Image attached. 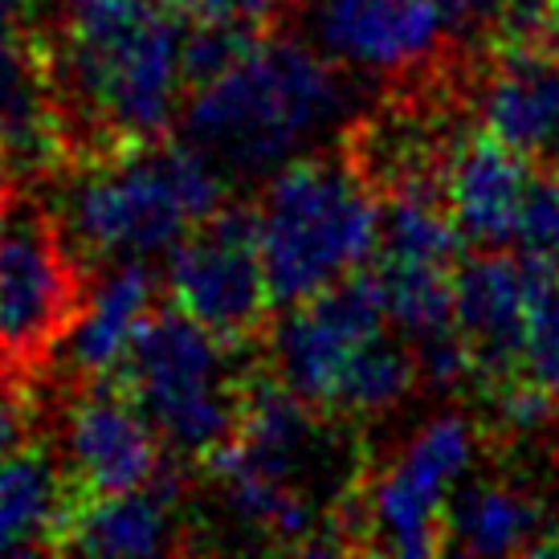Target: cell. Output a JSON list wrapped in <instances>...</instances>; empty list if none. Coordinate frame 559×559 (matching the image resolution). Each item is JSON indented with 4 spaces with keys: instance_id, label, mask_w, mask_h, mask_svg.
I'll use <instances>...</instances> for the list:
<instances>
[{
    "instance_id": "obj_1",
    "label": "cell",
    "mask_w": 559,
    "mask_h": 559,
    "mask_svg": "<svg viewBox=\"0 0 559 559\" xmlns=\"http://www.w3.org/2000/svg\"><path fill=\"white\" fill-rule=\"evenodd\" d=\"M37 41L66 164L168 140L188 98L185 16L159 0H46Z\"/></svg>"
},
{
    "instance_id": "obj_2",
    "label": "cell",
    "mask_w": 559,
    "mask_h": 559,
    "mask_svg": "<svg viewBox=\"0 0 559 559\" xmlns=\"http://www.w3.org/2000/svg\"><path fill=\"white\" fill-rule=\"evenodd\" d=\"M343 74L311 41L274 25L241 62L188 94L176 140L201 152L229 185L274 176L347 115L352 91Z\"/></svg>"
},
{
    "instance_id": "obj_3",
    "label": "cell",
    "mask_w": 559,
    "mask_h": 559,
    "mask_svg": "<svg viewBox=\"0 0 559 559\" xmlns=\"http://www.w3.org/2000/svg\"><path fill=\"white\" fill-rule=\"evenodd\" d=\"M229 180L176 135L115 156L66 164L53 176V213L86 270L171 258L213 209Z\"/></svg>"
},
{
    "instance_id": "obj_4",
    "label": "cell",
    "mask_w": 559,
    "mask_h": 559,
    "mask_svg": "<svg viewBox=\"0 0 559 559\" xmlns=\"http://www.w3.org/2000/svg\"><path fill=\"white\" fill-rule=\"evenodd\" d=\"M262 356L246 343H225L180 307H164L143 323L115 380L152 420L164 453L201 469L241 429L246 396Z\"/></svg>"
},
{
    "instance_id": "obj_5",
    "label": "cell",
    "mask_w": 559,
    "mask_h": 559,
    "mask_svg": "<svg viewBox=\"0 0 559 559\" xmlns=\"http://www.w3.org/2000/svg\"><path fill=\"white\" fill-rule=\"evenodd\" d=\"M274 311L307 302L376 258L380 201L335 143L282 164L258 201Z\"/></svg>"
},
{
    "instance_id": "obj_6",
    "label": "cell",
    "mask_w": 559,
    "mask_h": 559,
    "mask_svg": "<svg viewBox=\"0 0 559 559\" xmlns=\"http://www.w3.org/2000/svg\"><path fill=\"white\" fill-rule=\"evenodd\" d=\"M478 450L466 417H437L420 429L389 469L364 466L335 511L343 551L445 556V511Z\"/></svg>"
},
{
    "instance_id": "obj_7",
    "label": "cell",
    "mask_w": 559,
    "mask_h": 559,
    "mask_svg": "<svg viewBox=\"0 0 559 559\" xmlns=\"http://www.w3.org/2000/svg\"><path fill=\"white\" fill-rule=\"evenodd\" d=\"M91 270L46 197L21 185L0 213V343L37 380L79 319Z\"/></svg>"
},
{
    "instance_id": "obj_8",
    "label": "cell",
    "mask_w": 559,
    "mask_h": 559,
    "mask_svg": "<svg viewBox=\"0 0 559 559\" xmlns=\"http://www.w3.org/2000/svg\"><path fill=\"white\" fill-rule=\"evenodd\" d=\"M41 433L70 498H103L147 486L164 466V441L115 376L33 380Z\"/></svg>"
},
{
    "instance_id": "obj_9",
    "label": "cell",
    "mask_w": 559,
    "mask_h": 559,
    "mask_svg": "<svg viewBox=\"0 0 559 559\" xmlns=\"http://www.w3.org/2000/svg\"><path fill=\"white\" fill-rule=\"evenodd\" d=\"M168 302L225 343L253 347L270 331L274 298L262 262L258 204H221L171 249Z\"/></svg>"
},
{
    "instance_id": "obj_10",
    "label": "cell",
    "mask_w": 559,
    "mask_h": 559,
    "mask_svg": "<svg viewBox=\"0 0 559 559\" xmlns=\"http://www.w3.org/2000/svg\"><path fill=\"white\" fill-rule=\"evenodd\" d=\"M384 286L376 270H356L307 302L282 307L278 319H270L262 359L295 396L326 413L343 368L364 343L384 331Z\"/></svg>"
},
{
    "instance_id": "obj_11",
    "label": "cell",
    "mask_w": 559,
    "mask_h": 559,
    "mask_svg": "<svg viewBox=\"0 0 559 559\" xmlns=\"http://www.w3.org/2000/svg\"><path fill=\"white\" fill-rule=\"evenodd\" d=\"M302 41L347 74L417 82L450 58L437 0H290Z\"/></svg>"
},
{
    "instance_id": "obj_12",
    "label": "cell",
    "mask_w": 559,
    "mask_h": 559,
    "mask_svg": "<svg viewBox=\"0 0 559 559\" xmlns=\"http://www.w3.org/2000/svg\"><path fill=\"white\" fill-rule=\"evenodd\" d=\"M188 486L176 457H164L147 486L103 498H66L49 551L79 556H171L192 547L185 519Z\"/></svg>"
},
{
    "instance_id": "obj_13",
    "label": "cell",
    "mask_w": 559,
    "mask_h": 559,
    "mask_svg": "<svg viewBox=\"0 0 559 559\" xmlns=\"http://www.w3.org/2000/svg\"><path fill=\"white\" fill-rule=\"evenodd\" d=\"M531 295L535 278L523 253L481 249L466 253L453 270V311H457V331L474 356L478 392L527 368Z\"/></svg>"
},
{
    "instance_id": "obj_14",
    "label": "cell",
    "mask_w": 559,
    "mask_h": 559,
    "mask_svg": "<svg viewBox=\"0 0 559 559\" xmlns=\"http://www.w3.org/2000/svg\"><path fill=\"white\" fill-rule=\"evenodd\" d=\"M466 98L486 131L539 168H559V53L466 58Z\"/></svg>"
},
{
    "instance_id": "obj_15",
    "label": "cell",
    "mask_w": 559,
    "mask_h": 559,
    "mask_svg": "<svg viewBox=\"0 0 559 559\" xmlns=\"http://www.w3.org/2000/svg\"><path fill=\"white\" fill-rule=\"evenodd\" d=\"M159 290L164 282L156 278L152 262H110L91 270L79 319L70 323L46 372L62 380L110 376L131 352L143 323L156 314Z\"/></svg>"
},
{
    "instance_id": "obj_16",
    "label": "cell",
    "mask_w": 559,
    "mask_h": 559,
    "mask_svg": "<svg viewBox=\"0 0 559 559\" xmlns=\"http://www.w3.org/2000/svg\"><path fill=\"white\" fill-rule=\"evenodd\" d=\"M531 176V159L498 140L481 123H469L445 164V197L457 229L469 246L498 249L514 234L519 201Z\"/></svg>"
},
{
    "instance_id": "obj_17",
    "label": "cell",
    "mask_w": 559,
    "mask_h": 559,
    "mask_svg": "<svg viewBox=\"0 0 559 559\" xmlns=\"http://www.w3.org/2000/svg\"><path fill=\"white\" fill-rule=\"evenodd\" d=\"M445 551L462 556H551L559 523L523 481L481 478L457 486L445 511Z\"/></svg>"
},
{
    "instance_id": "obj_18",
    "label": "cell",
    "mask_w": 559,
    "mask_h": 559,
    "mask_svg": "<svg viewBox=\"0 0 559 559\" xmlns=\"http://www.w3.org/2000/svg\"><path fill=\"white\" fill-rule=\"evenodd\" d=\"M66 490L62 469L37 437L25 450L0 462V556L4 551H49Z\"/></svg>"
},
{
    "instance_id": "obj_19",
    "label": "cell",
    "mask_w": 559,
    "mask_h": 559,
    "mask_svg": "<svg viewBox=\"0 0 559 559\" xmlns=\"http://www.w3.org/2000/svg\"><path fill=\"white\" fill-rule=\"evenodd\" d=\"M417 384H420V368L408 340H389L380 331L343 368L335 396L326 404V417L343 420V425L384 417L401 401H408V392L417 389Z\"/></svg>"
},
{
    "instance_id": "obj_20",
    "label": "cell",
    "mask_w": 559,
    "mask_h": 559,
    "mask_svg": "<svg viewBox=\"0 0 559 559\" xmlns=\"http://www.w3.org/2000/svg\"><path fill=\"white\" fill-rule=\"evenodd\" d=\"M265 29L253 25H229V21H185V41H180V66H185L188 94L221 79L229 66H237L249 49L258 46Z\"/></svg>"
},
{
    "instance_id": "obj_21",
    "label": "cell",
    "mask_w": 559,
    "mask_h": 559,
    "mask_svg": "<svg viewBox=\"0 0 559 559\" xmlns=\"http://www.w3.org/2000/svg\"><path fill=\"white\" fill-rule=\"evenodd\" d=\"M511 246L523 258L559 265V168L531 164L527 188H523V201H519V217H514Z\"/></svg>"
},
{
    "instance_id": "obj_22",
    "label": "cell",
    "mask_w": 559,
    "mask_h": 559,
    "mask_svg": "<svg viewBox=\"0 0 559 559\" xmlns=\"http://www.w3.org/2000/svg\"><path fill=\"white\" fill-rule=\"evenodd\" d=\"M531 262L535 295H531V331H527V372L539 376L559 396V265Z\"/></svg>"
},
{
    "instance_id": "obj_23",
    "label": "cell",
    "mask_w": 559,
    "mask_h": 559,
    "mask_svg": "<svg viewBox=\"0 0 559 559\" xmlns=\"http://www.w3.org/2000/svg\"><path fill=\"white\" fill-rule=\"evenodd\" d=\"M185 21H229V25H253L274 29L290 9V0H159Z\"/></svg>"
},
{
    "instance_id": "obj_24",
    "label": "cell",
    "mask_w": 559,
    "mask_h": 559,
    "mask_svg": "<svg viewBox=\"0 0 559 559\" xmlns=\"http://www.w3.org/2000/svg\"><path fill=\"white\" fill-rule=\"evenodd\" d=\"M25 384H33V376L21 368V359L0 343V389H25Z\"/></svg>"
},
{
    "instance_id": "obj_25",
    "label": "cell",
    "mask_w": 559,
    "mask_h": 559,
    "mask_svg": "<svg viewBox=\"0 0 559 559\" xmlns=\"http://www.w3.org/2000/svg\"><path fill=\"white\" fill-rule=\"evenodd\" d=\"M16 188H21V180L13 176V168H9V159H4V152H0V213H4V204L13 201Z\"/></svg>"
}]
</instances>
